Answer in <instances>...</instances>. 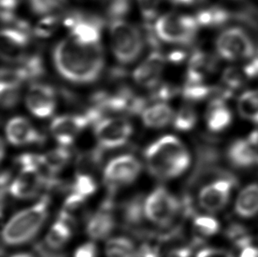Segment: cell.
Returning <instances> with one entry per match:
<instances>
[{
	"instance_id": "obj_1",
	"label": "cell",
	"mask_w": 258,
	"mask_h": 257,
	"mask_svg": "<svg viewBox=\"0 0 258 257\" xmlns=\"http://www.w3.org/2000/svg\"><path fill=\"white\" fill-rule=\"evenodd\" d=\"M53 61L60 75L73 83L94 82L104 67L103 50L99 43L87 45L73 37L56 44Z\"/></svg>"
},
{
	"instance_id": "obj_2",
	"label": "cell",
	"mask_w": 258,
	"mask_h": 257,
	"mask_svg": "<svg viewBox=\"0 0 258 257\" xmlns=\"http://www.w3.org/2000/svg\"><path fill=\"white\" fill-rule=\"evenodd\" d=\"M147 168L152 175L161 180L183 174L190 164V155L180 139L168 135L151 144L145 151Z\"/></svg>"
},
{
	"instance_id": "obj_3",
	"label": "cell",
	"mask_w": 258,
	"mask_h": 257,
	"mask_svg": "<svg viewBox=\"0 0 258 257\" xmlns=\"http://www.w3.org/2000/svg\"><path fill=\"white\" fill-rule=\"evenodd\" d=\"M49 198L41 200L14 215L7 223L2 233L3 240L11 246L27 243L38 233L48 216Z\"/></svg>"
},
{
	"instance_id": "obj_4",
	"label": "cell",
	"mask_w": 258,
	"mask_h": 257,
	"mask_svg": "<svg viewBox=\"0 0 258 257\" xmlns=\"http://www.w3.org/2000/svg\"><path fill=\"white\" fill-rule=\"evenodd\" d=\"M112 49L116 59L123 65L139 58L144 48V40L139 28L123 20L110 21Z\"/></svg>"
},
{
	"instance_id": "obj_5",
	"label": "cell",
	"mask_w": 258,
	"mask_h": 257,
	"mask_svg": "<svg viewBox=\"0 0 258 257\" xmlns=\"http://www.w3.org/2000/svg\"><path fill=\"white\" fill-rule=\"evenodd\" d=\"M199 27L195 17L185 14H168L156 21L154 29L161 41L187 45L195 38Z\"/></svg>"
},
{
	"instance_id": "obj_6",
	"label": "cell",
	"mask_w": 258,
	"mask_h": 257,
	"mask_svg": "<svg viewBox=\"0 0 258 257\" xmlns=\"http://www.w3.org/2000/svg\"><path fill=\"white\" fill-rule=\"evenodd\" d=\"M215 47L218 55L229 62L251 59L255 55L254 42L242 28H229L224 30L218 36Z\"/></svg>"
},
{
	"instance_id": "obj_7",
	"label": "cell",
	"mask_w": 258,
	"mask_h": 257,
	"mask_svg": "<svg viewBox=\"0 0 258 257\" xmlns=\"http://www.w3.org/2000/svg\"><path fill=\"white\" fill-rule=\"evenodd\" d=\"M182 205L177 198L163 187L152 192L145 202L147 219L161 227H168L181 212Z\"/></svg>"
},
{
	"instance_id": "obj_8",
	"label": "cell",
	"mask_w": 258,
	"mask_h": 257,
	"mask_svg": "<svg viewBox=\"0 0 258 257\" xmlns=\"http://www.w3.org/2000/svg\"><path fill=\"white\" fill-rule=\"evenodd\" d=\"M132 123L122 117L103 118L94 124L99 147L115 149L124 146L133 133Z\"/></svg>"
},
{
	"instance_id": "obj_9",
	"label": "cell",
	"mask_w": 258,
	"mask_h": 257,
	"mask_svg": "<svg viewBox=\"0 0 258 257\" xmlns=\"http://www.w3.org/2000/svg\"><path fill=\"white\" fill-rule=\"evenodd\" d=\"M142 166L133 155H122L113 159L105 167L103 181L111 189L133 183L140 175Z\"/></svg>"
},
{
	"instance_id": "obj_10",
	"label": "cell",
	"mask_w": 258,
	"mask_h": 257,
	"mask_svg": "<svg viewBox=\"0 0 258 257\" xmlns=\"http://www.w3.org/2000/svg\"><path fill=\"white\" fill-rule=\"evenodd\" d=\"M63 23L70 28L73 38L83 44L93 45L99 43L104 21L94 15L73 12L67 15Z\"/></svg>"
},
{
	"instance_id": "obj_11",
	"label": "cell",
	"mask_w": 258,
	"mask_h": 257,
	"mask_svg": "<svg viewBox=\"0 0 258 257\" xmlns=\"http://www.w3.org/2000/svg\"><path fill=\"white\" fill-rule=\"evenodd\" d=\"M56 91L48 84H33L26 96V104L36 117L47 118L56 109Z\"/></svg>"
},
{
	"instance_id": "obj_12",
	"label": "cell",
	"mask_w": 258,
	"mask_h": 257,
	"mask_svg": "<svg viewBox=\"0 0 258 257\" xmlns=\"http://www.w3.org/2000/svg\"><path fill=\"white\" fill-rule=\"evenodd\" d=\"M91 122L87 115H67L57 116L50 124V132L61 146H71L78 136Z\"/></svg>"
},
{
	"instance_id": "obj_13",
	"label": "cell",
	"mask_w": 258,
	"mask_h": 257,
	"mask_svg": "<svg viewBox=\"0 0 258 257\" xmlns=\"http://www.w3.org/2000/svg\"><path fill=\"white\" fill-rule=\"evenodd\" d=\"M42 188H46V182L42 174L33 166H21L19 174L10 186V193L14 198L29 199L35 198Z\"/></svg>"
},
{
	"instance_id": "obj_14",
	"label": "cell",
	"mask_w": 258,
	"mask_h": 257,
	"mask_svg": "<svg viewBox=\"0 0 258 257\" xmlns=\"http://www.w3.org/2000/svg\"><path fill=\"white\" fill-rule=\"evenodd\" d=\"M29 42V33L14 28H4L1 34V56L7 62L21 63Z\"/></svg>"
},
{
	"instance_id": "obj_15",
	"label": "cell",
	"mask_w": 258,
	"mask_h": 257,
	"mask_svg": "<svg viewBox=\"0 0 258 257\" xmlns=\"http://www.w3.org/2000/svg\"><path fill=\"white\" fill-rule=\"evenodd\" d=\"M232 186V182L226 179L206 185L199 193L200 206L211 213L220 212L229 200Z\"/></svg>"
},
{
	"instance_id": "obj_16",
	"label": "cell",
	"mask_w": 258,
	"mask_h": 257,
	"mask_svg": "<svg viewBox=\"0 0 258 257\" xmlns=\"http://www.w3.org/2000/svg\"><path fill=\"white\" fill-rule=\"evenodd\" d=\"M6 134L8 141L14 146H28L40 144L45 138L35 130L28 119L16 116L7 122Z\"/></svg>"
},
{
	"instance_id": "obj_17",
	"label": "cell",
	"mask_w": 258,
	"mask_h": 257,
	"mask_svg": "<svg viewBox=\"0 0 258 257\" xmlns=\"http://www.w3.org/2000/svg\"><path fill=\"white\" fill-rule=\"evenodd\" d=\"M258 132H253L248 139H238L228 149V158L238 167H248L258 160Z\"/></svg>"
},
{
	"instance_id": "obj_18",
	"label": "cell",
	"mask_w": 258,
	"mask_h": 257,
	"mask_svg": "<svg viewBox=\"0 0 258 257\" xmlns=\"http://www.w3.org/2000/svg\"><path fill=\"white\" fill-rule=\"evenodd\" d=\"M165 58L158 50H154L147 56L133 73L137 84L147 88H154L159 85L164 67Z\"/></svg>"
},
{
	"instance_id": "obj_19",
	"label": "cell",
	"mask_w": 258,
	"mask_h": 257,
	"mask_svg": "<svg viewBox=\"0 0 258 257\" xmlns=\"http://www.w3.org/2000/svg\"><path fill=\"white\" fill-rule=\"evenodd\" d=\"M112 202H105L102 208L91 217L87 223V233L93 240H102L112 233L115 222L112 214Z\"/></svg>"
},
{
	"instance_id": "obj_20",
	"label": "cell",
	"mask_w": 258,
	"mask_h": 257,
	"mask_svg": "<svg viewBox=\"0 0 258 257\" xmlns=\"http://www.w3.org/2000/svg\"><path fill=\"white\" fill-rule=\"evenodd\" d=\"M206 120L210 132L215 133L222 132L232 124L233 113L227 107L225 100L215 97L207 108Z\"/></svg>"
},
{
	"instance_id": "obj_21",
	"label": "cell",
	"mask_w": 258,
	"mask_h": 257,
	"mask_svg": "<svg viewBox=\"0 0 258 257\" xmlns=\"http://www.w3.org/2000/svg\"><path fill=\"white\" fill-rule=\"evenodd\" d=\"M235 212L241 218H252L258 213V184L245 187L235 201Z\"/></svg>"
},
{
	"instance_id": "obj_22",
	"label": "cell",
	"mask_w": 258,
	"mask_h": 257,
	"mask_svg": "<svg viewBox=\"0 0 258 257\" xmlns=\"http://www.w3.org/2000/svg\"><path fill=\"white\" fill-rule=\"evenodd\" d=\"M174 112L168 104L159 102L146 108L143 111L142 119L145 125L148 128H163L171 122Z\"/></svg>"
},
{
	"instance_id": "obj_23",
	"label": "cell",
	"mask_w": 258,
	"mask_h": 257,
	"mask_svg": "<svg viewBox=\"0 0 258 257\" xmlns=\"http://www.w3.org/2000/svg\"><path fill=\"white\" fill-rule=\"evenodd\" d=\"M145 202L141 196H138L127 202L122 208V219L124 225L131 228L140 226L144 220Z\"/></svg>"
},
{
	"instance_id": "obj_24",
	"label": "cell",
	"mask_w": 258,
	"mask_h": 257,
	"mask_svg": "<svg viewBox=\"0 0 258 257\" xmlns=\"http://www.w3.org/2000/svg\"><path fill=\"white\" fill-rule=\"evenodd\" d=\"M195 18L199 27L216 28L225 24L229 20V13L223 7L213 6L199 11Z\"/></svg>"
},
{
	"instance_id": "obj_25",
	"label": "cell",
	"mask_w": 258,
	"mask_h": 257,
	"mask_svg": "<svg viewBox=\"0 0 258 257\" xmlns=\"http://www.w3.org/2000/svg\"><path fill=\"white\" fill-rule=\"evenodd\" d=\"M237 109L242 118L258 124V90L246 91L241 94Z\"/></svg>"
},
{
	"instance_id": "obj_26",
	"label": "cell",
	"mask_w": 258,
	"mask_h": 257,
	"mask_svg": "<svg viewBox=\"0 0 258 257\" xmlns=\"http://www.w3.org/2000/svg\"><path fill=\"white\" fill-rule=\"evenodd\" d=\"M103 149L99 147L79 155L76 160L77 174H88L97 171L102 162Z\"/></svg>"
},
{
	"instance_id": "obj_27",
	"label": "cell",
	"mask_w": 258,
	"mask_h": 257,
	"mask_svg": "<svg viewBox=\"0 0 258 257\" xmlns=\"http://www.w3.org/2000/svg\"><path fill=\"white\" fill-rule=\"evenodd\" d=\"M72 231L69 226L58 220L55 223L46 235L45 243L53 249L58 250L70 240Z\"/></svg>"
},
{
	"instance_id": "obj_28",
	"label": "cell",
	"mask_w": 258,
	"mask_h": 257,
	"mask_svg": "<svg viewBox=\"0 0 258 257\" xmlns=\"http://www.w3.org/2000/svg\"><path fill=\"white\" fill-rule=\"evenodd\" d=\"M137 252L133 241L123 237L108 240L106 246L108 257H137Z\"/></svg>"
},
{
	"instance_id": "obj_29",
	"label": "cell",
	"mask_w": 258,
	"mask_h": 257,
	"mask_svg": "<svg viewBox=\"0 0 258 257\" xmlns=\"http://www.w3.org/2000/svg\"><path fill=\"white\" fill-rule=\"evenodd\" d=\"M42 160L46 166L52 171L54 174L62 170L69 163L72 154L69 150L64 146L49 151L44 155H42Z\"/></svg>"
},
{
	"instance_id": "obj_30",
	"label": "cell",
	"mask_w": 258,
	"mask_h": 257,
	"mask_svg": "<svg viewBox=\"0 0 258 257\" xmlns=\"http://www.w3.org/2000/svg\"><path fill=\"white\" fill-rule=\"evenodd\" d=\"M19 67L21 68L26 80L38 79L44 73L42 59L39 55L25 56Z\"/></svg>"
},
{
	"instance_id": "obj_31",
	"label": "cell",
	"mask_w": 258,
	"mask_h": 257,
	"mask_svg": "<svg viewBox=\"0 0 258 257\" xmlns=\"http://www.w3.org/2000/svg\"><path fill=\"white\" fill-rule=\"evenodd\" d=\"M198 122V114L195 109L186 105L178 111L174 119V127L178 132H189Z\"/></svg>"
},
{
	"instance_id": "obj_32",
	"label": "cell",
	"mask_w": 258,
	"mask_h": 257,
	"mask_svg": "<svg viewBox=\"0 0 258 257\" xmlns=\"http://www.w3.org/2000/svg\"><path fill=\"white\" fill-rule=\"evenodd\" d=\"M194 226L198 233L204 237L213 236L220 230V223L209 216H199L194 220Z\"/></svg>"
},
{
	"instance_id": "obj_33",
	"label": "cell",
	"mask_w": 258,
	"mask_h": 257,
	"mask_svg": "<svg viewBox=\"0 0 258 257\" xmlns=\"http://www.w3.org/2000/svg\"><path fill=\"white\" fill-rule=\"evenodd\" d=\"M212 88L202 83H186L182 94L189 101H201L212 94Z\"/></svg>"
},
{
	"instance_id": "obj_34",
	"label": "cell",
	"mask_w": 258,
	"mask_h": 257,
	"mask_svg": "<svg viewBox=\"0 0 258 257\" xmlns=\"http://www.w3.org/2000/svg\"><path fill=\"white\" fill-rule=\"evenodd\" d=\"M25 80H25L24 75L19 66L17 68L4 67L1 70L0 88L20 87L21 84Z\"/></svg>"
},
{
	"instance_id": "obj_35",
	"label": "cell",
	"mask_w": 258,
	"mask_h": 257,
	"mask_svg": "<svg viewBox=\"0 0 258 257\" xmlns=\"http://www.w3.org/2000/svg\"><path fill=\"white\" fill-rule=\"evenodd\" d=\"M130 8V0H108L106 7V14L109 21L122 20V18L129 13Z\"/></svg>"
},
{
	"instance_id": "obj_36",
	"label": "cell",
	"mask_w": 258,
	"mask_h": 257,
	"mask_svg": "<svg viewBox=\"0 0 258 257\" xmlns=\"http://www.w3.org/2000/svg\"><path fill=\"white\" fill-rule=\"evenodd\" d=\"M68 0H29L32 10L37 14H48L62 9Z\"/></svg>"
},
{
	"instance_id": "obj_37",
	"label": "cell",
	"mask_w": 258,
	"mask_h": 257,
	"mask_svg": "<svg viewBox=\"0 0 258 257\" xmlns=\"http://www.w3.org/2000/svg\"><path fill=\"white\" fill-rule=\"evenodd\" d=\"M73 189L75 193L83 196L85 198L94 194L97 189V184L88 174H77L74 181Z\"/></svg>"
},
{
	"instance_id": "obj_38",
	"label": "cell",
	"mask_w": 258,
	"mask_h": 257,
	"mask_svg": "<svg viewBox=\"0 0 258 257\" xmlns=\"http://www.w3.org/2000/svg\"><path fill=\"white\" fill-rule=\"evenodd\" d=\"M85 204H86V198L74 192V194L71 195L67 198L61 212L77 221L76 215L82 210H84Z\"/></svg>"
},
{
	"instance_id": "obj_39",
	"label": "cell",
	"mask_w": 258,
	"mask_h": 257,
	"mask_svg": "<svg viewBox=\"0 0 258 257\" xmlns=\"http://www.w3.org/2000/svg\"><path fill=\"white\" fill-rule=\"evenodd\" d=\"M59 24V18L56 16H48L42 19V21L36 25L35 34L38 37H49L56 31Z\"/></svg>"
},
{
	"instance_id": "obj_40",
	"label": "cell",
	"mask_w": 258,
	"mask_h": 257,
	"mask_svg": "<svg viewBox=\"0 0 258 257\" xmlns=\"http://www.w3.org/2000/svg\"><path fill=\"white\" fill-rule=\"evenodd\" d=\"M1 89V104L5 108L15 107L20 101V87H6Z\"/></svg>"
},
{
	"instance_id": "obj_41",
	"label": "cell",
	"mask_w": 258,
	"mask_h": 257,
	"mask_svg": "<svg viewBox=\"0 0 258 257\" xmlns=\"http://www.w3.org/2000/svg\"><path fill=\"white\" fill-rule=\"evenodd\" d=\"M176 93H177V88L172 87L171 85L164 84V85L154 87L152 98L156 101H168L170 98L174 97Z\"/></svg>"
},
{
	"instance_id": "obj_42",
	"label": "cell",
	"mask_w": 258,
	"mask_h": 257,
	"mask_svg": "<svg viewBox=\"0 0 258 257\" xmlns=\"http://www.w3.org/2000/svg\"><path fill=\"white\" fill-rule=\"evenodd\" d=\"M140 3L141 10L143 13L145 20L151 21L156 16L157 9L161 0H138Z\"/></svg>"
},
{
	"instance_id": "obj_43",
	"label": "cell",
	"mask_w": 258,
	"mask_h": 257,
	"mask_svg": "<svg viewBox=\"0 0 258 257\" xmlns=\"http://www.w3.org/2000/svg\"><path fill=\"white\" fill-rule=\"evenodd\" d=\"M35 249L38 257H67V254L62 252H57L56 249H53L47 244L42 242L36 244Z\"/></svg>"
},
{
	"instance_id": "obj_44",
	"label": "cell",
	"mask_w": 258,
	"mask_h": 257,
	"mask_svg": "<svg viewBox=\"0 0 258 257\" xmlns=\"http://www.w3.org/2000/svg\"><path fill=\"white\" fill-rule=\"evenodd\" d=\"M74 257H97V247L92 242L83 244L76 249Z\"/></svg>"
},
{
	"instance_id": "obj_45",
	"label": "cell",
	"mask_w": 258,
	"mask_h": 257,
	"mask_svg": "<svg viewBox=\"0 0 258 257\" xmlns=\"http://www.w3.org/2000/svg\"><path fill=\"white\" fill-rule=\"evenodd\" d=\"M196 257H234L229 251L221 249V248H213L208 247L203 250L199 251Z\"/></svg>"
},
{
	"instance_id": "obj_46",
	"label": "cell",
	"mask_w": 258,
	"mask_h": 257,
	"mask_svg": "<svg viewBox=\"0 0 258 257\" xmlns=\"http://www.w3.org/2000/svg\"><path fill=\"white\" fill-rule=\"evenodd\" d=\"M243 73L247 79L258 78V56H254L250 61L244 66Z\"/></svg>"
},
{
	"instance_id": "obj_47",
	"label": "cell",
	"mask_w": 258,
	"mask_h": 257,
	"mask_svg": "<svg viewBox=\"0 0 258 257\" xmlns=\"http://www.w3.org/2000/svg\"><path fill=\"white\" fill-rule=\"evenodd\" d=\"M137 257H159V251L156 247H150L148 245H144L137 252Z\"/></svg>"
},
{
	"instance_id": "obj_48",
	"label": "cell",
	"mask_w": 258,
	"mask_h": 257,
	"mask_svg": "<svg viewBox=\"0 0 258 257\" xmlns=\"http://www.w3.org/2000/svg\"><path fill=\"white\" fill-rule=\"evenodd\" d=\"M21 0H0L1 12H12L19 6Z\"/></svg>"
},
{
	"instance_id": "obj_49",
	"label": "cell",
	"mask_w": 258,
	"mask_h": 257,
	"mask_svg": "<svg viewBox=\"0 0 258 257\" xmlns=\"http://www.w3.org/2000/svg\"><path fill=\"white\" fill-rule=\"evenodd\" d=\"M191 249L189 247H179L170 251L168 257H190Z\"/></svg>"
},
{
	"instance_id": "obj_50",
	"label": "cell",
	"mask_w": 258,
	"mask_h": 257,
	"mask_svg": "<svg viewBox=\"0 0 258 257\" xmlns=\"http://www.w3.org/2000/svg\"><path fill=\"white\" fill-rule=\"evenodd\" d=\"M185 56H186V54L184 51L177 49V50H174V51L169 53L168 60L172 63H178L182 62L184 60Z\"/></svg>"
},
{
	"instance_id": "obj_51",
	"label": "cell",
	"mask_w": 258,
	"mask_h": 257,
	"mask_svg": "<svg viewBox=\"0 0 258 257\" xmlns=\"http://www.w3.org/2000/svg\"><path fill=\"white\" fill-rule=\"evenodd\" d=\"M240 257H258V247L248 246L241 251Z\"/></svg>"
},
{
	"instance_id": "obj_52",
	"label": "cell",
	"mask_w": 258,
	"mask_h": 257,
	"mask_svg": "<svg viewBox=\"0 0 258 257\" xmlns=\"http://www.w3.org/2000/svg\"><path fill=\"white\" fill-rule=\"evenodd\" d=\"M11 257H34L31 254H28V253H22V254H14L13 256Z\"/></svg>"
}]
</instances>
